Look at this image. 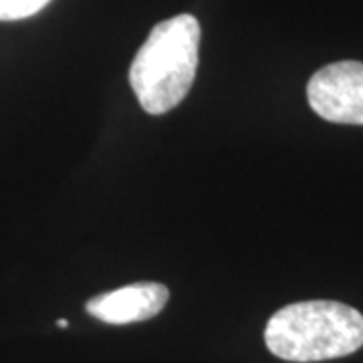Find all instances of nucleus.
<instances>
[{
  "instance_id": "obj_5",
  "label": "nucleus",
  "mask_w": 363,
  "mask_h": 363,
  "mask_svg": "<svg viewBox=\"0 0 363 363\" xmlns=\"http://www.w3.org/2000/svg\"><path fill=\"white\" fill-rule=\"evenodd\" d=\"M51 0H0V21H23L40 13Z\"/></svg>"
},
{
  "instance_id": "obj_4",
  "label": "nucleus",
  "mask_w": 363,
  "mask_h": 363,
  "mask_svg": "<svg viewBox=\"0 0 363 363\" xmlns=\"http://www.w3.org/2000/svg\"><path fill=\"white\" fill-rule=\"evenodd\" d=\"M168 298V286L162 283H133L91 298L85 311L109 325L140 323L164 311Z\"/></svg>"
},
{
  "instance_id": "obj_3",
  "label": "nucleus",
  "mask_w": 363,
  "mask_h": 363,
  "mask_svg": "<svg viewBox=\"0 0 363 363\" xmlns=\"http://www.w3.org/2000/svg\"><path fill=\"white\" fill-rule=\"evenodd\" d=\"M307 99L331 123L363 125V63L337 61L319 69L307 83Z\"/></svg>"
},
{
  "instance_id": "obj_1",
  "label": "nucleus",
  "mask_w": 363,
  "mask_h": 363,
  "mask_svg": "<svg viewBox=\"0 0 363 363\" xmlns=\"http://www.w3.org/2000/svg\"><path fill=\"white\" fill-rule=\"evenodd\" d=\"M200 37L194 14H176L152 28L130 67V85L145 113H168L186 99L198 71Z\"/></svg>"
},
{
  "instance_id": "obj_6",
  "label": "nucleus",
  "mask_w": 363,
  "mask_h": 363,
  "mask_svg": "<svg viewBox=\"0 0 363 363\" xmlns=\"http://www.w3.org/2000/svg\"><path fill=\"white\" fill-rule=\"evenodd\" d=\"M57 325H59L61 329H65V327H69V323H67L65 319H59V321H57Z\"/></svg>"
},
{
  "instance_id": "obj_2",
  "label": "nucleus",
  "mask_w": 363,
  "mask_h": 363,
  "mask_svg": "<svg viewBox=\"0 0 363 363\" xmlns=\"http://www.w3.org/2000/svg\"><path fill=\"white\" fill-rule=\"evenodd\" d=\"M264 343L272 355L285 362L345 357L363 347V315L337 301L293 303L269 319Z\"/></svg>"
}]
</instances>
